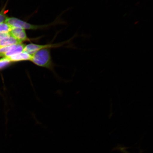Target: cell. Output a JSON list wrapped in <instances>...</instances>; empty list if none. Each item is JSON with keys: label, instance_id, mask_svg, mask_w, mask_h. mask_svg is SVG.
<instances>
[{"label": "cell", "instance_id": "obj_1", "mask_svg": "<svg viewBox=\"0 0 153 153\" xmlns=\"http://www.w3.org/2000/svg\"><path fill=\"white\" fill-rule=\"evenodd\" d=\"M30 61L38 66L52 70L53 64L51 56L50 48L40 50L32 55Z\"/></svg>", "mask_w": 153, "mask_h": 153}, {"label": "cell", "instance_id": "obj_2", "mask_svg": "<svg viewBox=\"0 0 153 153\" xmlns=\"http://www.w3.org/2000/svg\"><path fill=\"white\" fill-rule=\"evenodd\" d=\"M5 22L9 24L12 27H18L24 30H36L47 27L46 25H36L28 23L24 21L15 18H7Z\"/></svg>", "mask_w": 153, "mask_h": 153}, {"label": "cell", "instance_id": "obj_3", "mask_svg": "<svg viewBox=\"0 0 153 153\" xmlns=\"http://www.w3.org/2000/svg\"><path fill=\"white\" fill-rule=\"evenodd\" d=\"M59 46V45H57V44H48L41 45L30 43L25 46L23 51L28 53L29 54L32 55L40 50L45 48H51Z\"/></svg>", "mask_w": 153, "mask_h": 153}, {"label": "cell", "instance_id": "obj_4", "mask_svg": "<svg viewBox=\"0 0 153 153\" xmlns=\"http://www.w3.org/2000/svg\"><path fill=\"white\" fill-rule=\"evenodd\" d=\"M11 36L14 37L21 43L23 42L30 41L25 30L18 27H12L10 32Z\"/></svg>", "mask_w": 153, "mask_h": 153}, {"label": "cell", "instance_id": "obj_5", "mask_svg": "<svg viewBox=\"0 0 153 153\" xmlns=\"http://www.w3.org/2000/svg\"><path fill=\"white\" fill-rule=\"evenodd\" d=\"M7 57L11 62H16L22 61H30L31 59L32 55L23 51L22 53Z\"/></svg>", "mask_w": 153, "mask_h": 153}, {"label": "cell", "instance_id": "obj_6", "mask_svg": "<svg viewBox=\"0 0 153 153\" xmlns=\"http://www.w3.org/2000/svg\"><path fill=\"white\" fill-rule=\"evenodd\" d=\"M22 43H20L15 45V46L12 49L6 53L1 55V57H9L13 55L22 53L24 51L25 46Z\"/></svg>", "mask_w": 153, "mask_h": 153}, {"label": "cell", "instance_id": "obj_7", "mask_svg": "<svg viewBox=\"0 0 153 153\" xmlns=\"http://www.w3.org/2000/svg\"><path fill=\"white\" fill-rule=\"evenodd\" d=\"M21 43L14 37L10 36L9 37L0 40V48L9 46Z\"/></svg>", "mask_w": 153, "mask_h": 153}, {"label": "cell", "instance_id": "obj_8", "mask_svg": "<svg viewBox=\"0 0 153 153\" xmlns=\"http://www.w3.org/2000/svg\"><path fill=\"white\" fill-rule=\"evenodd\" d=\"M12 27L6 22L0 23V32L1 33H9Z\"/></svg>", "mask_w": 153, "mask_h": 153}, {"label": "cell", "instance_id": "obj_9", "mask_svg": "<svg viewBox=\"0 0 153 153\" xmlns=\"http://www.w3.org/2000/svg\"><path fill=\"white\" fill-rule=\"evenodd\" d=\"M11 62L7 57H4L0 59V69L9 65Z\"/></svg>", "mask_w": 153, "mask_h": 153}, {"label": "cell", "instance_id": "obj_10", "mask_svg": "<svg viewBox=\"0 0 153 153\" xmlns=\"http://www.w3.org/2000/svg\"><path fill=\"white\" fill-rule=\"evenodd\" d=\"M7 18L6 15L5 11L3 10L0 13V23L5 22V21Z\"/></svg>", "mask_w": 153, "mask_h": 153}, {"label": "cell", "instance_id": "obj_11", "mask_svg": "<svg viewBox=\"0 0 153 153\" xmlns=\"http://www.w3.org/2000/svg\"><path fill=\"white\" fill-rule=\"evenodd\" d=\"M10 36V33H1V32H0V40L4 39V38L8 37Z\"/></svg>", "mask_w": 153, "mask_h": 153}, {"label": "cell", "instance_id": "obj_12", "mask_svg": "<svg viewBox=\"0 0 153 153\" xmlns=\"http://www.w3.org/2000/svg\"><path fill=\"white\" fill-rule=\"evenodd\" d=\"M120 150L123 152V153H130L128 152L127 150H126L123 147H120L119 148Z\"/></svg>", "mask_w": 153, "mask_h": 153}]
</instances>
